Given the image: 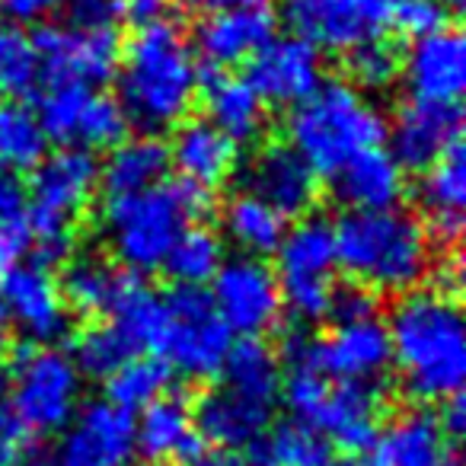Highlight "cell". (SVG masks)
<instances>
[{"label":"cell","instance_id":"cell-1","mask_svg":"<svg viewBox=\"0 0 466 466\" xmlns=\"http://www.w3.org/2000/svg\"><path fill=\"white\" fill-rule=\"evenodd\" d=\"M402 390L415 402H444L466 380V326L460 304L441 288L400 294L387 319Z\"/></svg>","mask_w":466,"mask_h":466},{"label":"cell","instance_id":"cell-2","mask_svg":"<svg viewBox=\"0 0 466 466\" xmlns=\"http://www.w3.org/2000/svg\"><path fill=\"white\" fill-rule=\"evenodd\" d=\"M118 103L128 125L160 135L188 116L201 86V67L179 23L160 20L135 29L118 58Z\"/></svg>","mask_w":466,"mask_h":466},{"label":"cell","instance_id":"cell-3","mask_svg":"<svg viewBox=\"0 0 466 466\" xmlns=\"http://www.w3.org/2000/svg\"><path fill=\"white\" fill-rule=\"evenodd\" d=\"M214 188L176 179L147 192L106 195L103 233L116 266L131 275L160 272L169 247L188 224L211 218Z\"/></svg>","mask_w":466,"mask_h":466},{"label":"cell","instance_id":"cell-4","mask_svg":"<svg viewBox=\"0 0 466 466\" xmlns=\"http://www.w3.org/2000/svg\"><path fill=\"white\" fill-rule=\"evenodd\" d=\"M339 268L368 291L406 294L431 268V240L412 214L349 211L332 224Z\"/></svg>","mask_w":466,"mask_h":466},{"label":"cell","instance_id":"cell-5","mask_svg":"<svg viewBox=\"0 0 466 466\" xmlns=\"http://www.w3.org/2000/svg\"><path fill=\"white\" fill-rule=\"evenodd\" d=\"M387 118L368 93L349 80H323L288 116V144L317 176H332L345 160L368 147H380Z\"/></svg>","mask_w":466,"mask_h":466},{"label":"cell","instance_id":"cell-6","mask_svg":"<svg viewBox=\"0 0 466 466\" xmlns=\"http://www.w3.org/2000/svg\"><path fill=\"white\" fill-rule=\"evenodd\" d=\"M99 188V163L90 150L61 147L33 169L26 192V230L35 266H65L74 256V224Z\"/></svg>","mask_w":466,"mask_h":466},{"label":"cell","instance_id":"cell-7","mask_svg":"<svg viewBox=\"0 0 466 466\" xmlns=\"http://www.w3.org/2000/svg\"><path fill=\"white\" fill-rule=\"evenodd\" d=\"M279 396L288 402L294 419L317 428L332 447L342 451H364L380 428V383L336 380L317 364V349L304 361L288 364Z\"/></svg>","mask_w":466,"mask_h":466},{"label":"cell","instance_id":"cell-8","mask_svg":"<svg viewBox=\"0 0 466 466\" xmlns=\"http://www.w3.org/2000/svg\"><path fill=\"white\" fill-rule=\"evenodd\" d=\"M279 279L281 307L291 313L298 323H319L329 317L332 291H336V233L332 224L323 218H298L285 230L279 243Z\"/></svg>","mask_w":466,"mask_h":466},{"label":"cell","instance_id":"cell-9","mask_svg":"<svg viewBox=\"0 0 466 466\" xmlns=\"http://www.w3.org/2000/svg\"><path fill=\"white\" fill-rule=\"evenodd\" d=\"M84 377L67 351L26 345L10 361V406L29 434H58L77 415Z\"/></svg>","mask_w":466,"mask_h":466},{"label":"cell","instance_id":"cell-10","mask_svg":"<svg viewBox=\"0 0 466 466\" xmlns=\"http://www.w3.org/2000/svg\"><path fill=\"white\" fill-rule=\"evenodd\" d=\"M233 332L201 288H176L167 298V332L157 355L188 380H211L224 368Z\"/></svg>","mask_w":466,"mask_h":466},{"label":"cell","instance_id":"cell-11","mask_svg":"<svg viewBox=\"0 0 466 466\" xmlns=\"http://www.w3.org/2000/svg\"><path fill=\"white\" fill-rule=\"evenodd\" d=\"M39 125L48 141L80 150H112L128 135V116L109 93L77 84H48L39 96Z\"/></svg>","mask_w":466,"mask_h":466},{"label":"cell","instance_id":"cell-12","mask_svg":"<svg viewBox=\"0 0 466 466\" xmlns=\"http://www.w3.org/2000/svg\"><path fill=\"white\" fill-rule=\"evenodd\" d=\"M39 71L48 84L103 86L116 77L122 42L116 29H90L77 23H48L33 33Z\"/></svg>","mask_w":466,"mask_h":466},{"label":"cell","instance_id":"cell-13","mask_svg":"<svg viewBox=\"0 0 466 466\" xmlns=\"http://www.w3.org/2000/svg\"><path fill=\"white\" fill-rule=\"evenodd\" d=\"M208 298H211L218 317L227 323V329L243 339H259L262 332L275 329L285 313L275 268H268L266 259H253V256H233V259L220 262Z\"/></svg>","mask_w":466,"mask_h":466},{"label":"cell","instance_id":"cell-14","mask_svg":"<svg viewBox=\"0 0 466 466\" xmlns=\"http://www.w3.org/2000/svg\"><path fill=\"white\" fill-rule=\"evenodd\" d=\"M135 457V415L109 400L86 402L67 421L55 466H128Z\"/></svg>","mask_w":466,"mask_h":466},{"label":"cell","instance_id":"cell-15","mask_svg":"<svg viewBox=\"0 0 466 466\" xmlns=\"http://www.w3.org/2000/svg\"><path fill=\"white\" fill-rule=\"evenodd\" d=\"M243 192L272 205L285 220L307 218L319 198V176L291 147V144H266L253 154L243 169Z\"/></svg>","mask_w":466,"mask_h":466},{"label":"cell","instance_id":"cell-16","mask_svg":"<svg viewBox=\"0 0 466 466\" xmlns=\"http://www.w3.org/2000/svg\"><path fill=\"white\" fill-rule=\"evenodd\" d=\"M247 84L266 106H298L323 84V58L310 42L288 35L268 39L247 61Z\"/></svg>","mask_w":466,"mask_h":466},{"label":"cell","instance_id":"cell-17","mask_svg":"<svg viewBox=\"0 0 466 466\" xmlns=\"http://www.w3.org/2000/svg\"><path fill=\"white\" fill-rule=\"evenodd\" d=\"M463 131V112L457 103H431V99H409L390 118V157L402 169L431 167L438 157H444L453 144H460Z\"/></svg>","mask_w":466,"mask_h":466},{"label":"cell","instance_id":"cell-18","mask_svg":"<svg viewBox=\"0 0 466 466\" xmlns=\"http://www.w3.org/2000/svg\"><path fill=\"white\" fill-rule=\"evenodd\" d=\"M0 304L33 345H52L67 332V304L61 285L42 266H14L0 281Z\"/></svg>","mask_w":466,"mask_h":466},{"label":"cell","instance_id":"cell-19","mask_svg":"<svg viewBox=\"0 0 466 466\" xmlns=\"http://www.w3.org/2000/svg\"><path fill=\"white\" fill-rule=\"evenodd\" d=\"M355 466H463L453 441L441 431L438 415L409 409L377 428Z\"/></svg>","mask_w":466,"mask_h":466},{"label":"cell","instance_id":"cell-20","mask_svg":"<svg viewBox=\"0 0 466 466\" xmlns=\"http://www.w3.org/2000/svg\"><path fill=\"white\" fill-rule=\"evenodd\" d=\"M400 77L412 99L457 103L466 86V39L457 26H444L412 39L400 65Z\"/></svg>","mask_w":466,"mask_h":466},{"label":"cell","instance_id":"cell-21","mask_svg":"<svg viewBox=\"0 0 466 466\" xmlns=\"http://www.w3.org/2000/svg\"><path fill=\"white\" fill-rule=\"evenodd\" d=\"M317 364L336 380L380 383L393 364L387 323L380 317L336 323V329L317 342Z\"/></svg>","mask_w":466,"mask_h":466},{"label":"cell","instance_id":"cell-22","mask_svg":"<svg viewBox=\"0 0 466 466\" xmlns=\"http://www.w3.org/2000/svg\"><path fill=\"white\" fill-rule=\"evenodd\" d=\"M272 402L243 396L230 387H214L195 406V431L218 451H247L272 425Z\"/></svg>","mask_w":466,"mask_h":466},{"label":"cell","instance_id":"cell-23","mask_svg":"<svg viewBox=\"0 0 466 466\" xmlns=\"http://www.w3.org/2000/svg\"><path fill=\"white\" fill-rule=\"evenodd\" d=\"M281 16L317 52H351L377 33L358 0H281Z\"/></svg>","mask_w":466,"mask_h":466},{"label":"cell","instance_id":"cell-24","mask_svg":"<svg viewBox=\"0 0 466 466\" xmlns=\"http://www.w3.org/2000/svg\"><path fill=\"white\" fill-rule=\"evenodd\" d=\"M419 205H421V227L428 240H438L441 247L453 249L463 233V205H466V160L463 147L453 144L444 157L421 169L419 182Z\"/></svg>","mask_w":466,"mask_h":466},{"label":"cell","instance_id":"cell-25","mask_svg":"<svg viewBox=\"0 0 466 466\" xmlns=\"http://www.w3.org/2000/svg\"><path fill=\"white\" fill-rule=\"evenodd\" d=\"M332 192L349 211H390L406 195V169L383 147H368L332 173Z\"/></svg>","mask_w":466,"mask_h":466},{"label":"cell","instance_id":"cell-26","mask_svg":"<svg viewBox=\"0 0 466 466\" xmlns=\"http://www.w3.org/2000/svg\"><path fill=\"white\" fill-rule=\"evenodd\" d=\"M272 35L275 16L268 14V7L218 10V14H208L198 23L195 42H198V52L208 61V67L227 71V67H237L253 58Z\"/></svg>","mask_w":466,"mask_h":466},{"label":"cell","instance_id":"cell-27","mask_svg":"<svg viewBox=\"0 0 466 466\" xmlns=\"http://www.w3.org/2000/svg\"><path fill=\"white\" fill-rule=\"evenodd\" d=\"M169 147V167L179 169V179L214 188L233 176L240 167V144H233L224 131L214 128L208 118L176 125V137Z\"/></svg>","mask_w":466,"mask_h":466},{"label":"cell","instance_id":"cell-28","mask_svg":"<svg viewBox=\"0 0 466 466\" xmlns=\"http://www.w3.org/2000/svg\"><path fill=\"white\" fill-rule=\"evenodd\" d=\"M135 451L147 463H173V460L188 463L201 451L192 409L182 396L167 393L141 409V419L135 421Z\"/></svg>","mask_w":466,"mask_h":466},{"label":"cell","instance_id":"cell-29","mask_svg":"<svg viewBox=\"0 0 466 466\" xmlns=\"http://www.w3.org/2000/svg\"><path fill=\"white\" fill-rule=\"evenodd\" d=\"M208 122L218 131H224L233 144H249L266 128V103L256 96V90L247 84V77H233L227 71H201Z\"/></svg>","mask_w":466,"mask_h":466},{"label":"cell","instance_id":"cell-30","mask_svg":"<svg viewBox=\"0 0 466 466\" xmlns=\"http://www.w3.org/2000/svg\"><path fill=\"white\" fill-rule=\"evenodd\" d=\"M135 279L137 275L125 272L122 266L103 256H71L58 285L67 310L86 313V317H109Z\"/></svg>","mask_w":466,"mask_h":466},{"label":"cell","instance_id":"cell-31","mask_svg":"<svg viewBox=\"0 0 466 466\" xmlns=\"http://www.w3.org/2000/svg\"><path fill=\"white\" fill-rule=\"evenodd\" d=\"M169 169V147L160 141V135H141L122 137L109 150L106 163L99 167V186L106 195H135L160 186Z\"/></svg>","mask_w":466,"mask_h":466},{"label":"cell","instance_id":"cell-32","mask_svg":"<svg viewBox=\"0 0 466 466\" xmlns=\"http://www.w3.org/2000/svg\"><path fill=\"white\" fill-rule=\"evenodd\" d=\"M247 466H332L336 451L332 444L298 419L268 425L259 441L247 447Z\"/></svg>","mask_w":466,"mask_h":466},{"label":"cell","instance_id":"cell-33","mask_svg":"<svg viewBox=\"0 0 466 466\" xmlns=\"http://www.w3.org/2000/svg\"><path fill=\"white\" fill-rule=\"evenodd\" d=\"M288 230V220L266 205L262 198L249 192L233 195L224 208V233L233 247L240 249V256H253V259H266L275 253Z\"/></svg>","mask_w":466,"mask_h":466},{"label":"cell","instance_id":"cell-34","mask_svg":"<svg viewBox=\"0 0 466 466\" xmlns=\"http://www.w3.org/2000/svg\"><path fill=\"white\" fill-rule=\"evenodd\" d=\"M224 387L237 390L253 400L272 402L281 393V358L268 342L256 336H247L240 342H233L224 358Z\"/></svg>","mask_w":466,"mask_h":466},{"label":"cell","instance_id":"cell-35","mask_svg":"<svg viewBox=\"0 0 466 466\" xmlns=\"http://www.w3.org/2000/svg\"><path fill=\"white\" fill-rule=\"evenodd\" d=\"M48 154V137L35 109L20 99H0V169L20 176L29 173Z\"/></svg>","mask_w":466,"mask_h":466},{"label":"cell","instance_id":"cell-36","mask_svg":"<svg viewBox=\"0 0 466 466\" xmlns=\"http://www.w3.org/2000/svg\"><path fill=\"white\" fill-rule=\"evenodd\" d=\"M224 262V240L205 224H188L169 247L163 259V272L176 281L179 288H201L218 275Z\"/></svg>","mask_w":466,"mask_h":466},{"label":"cell","instance_id":"cell-37","mask_svg":"<svg viewBox=\"0 0 466 466\" xmlns=\"http://www.w3.org/2000/svg\"><path fill=\"white\" fill-rule=\"evenodd\" d=\"M109 319H116L118 329L131 339L137 355L160 351L163 332H167V298L150 291L141 281V275H137L128 291H125V298L118 300V307L109 313Z\"/></svg>","mask_w":466,"mask_h":466},{"label":"cell","instance_id":"cell-38","mask_svg":"<svg viewBox=\"0 0 466 466\" xmlns=\"http://www.w3.org/2000/svg\"><path fill=\"white\" fill-rule=\"evenodd\" d=\"M169 387H173V370L163 358L135 355L116 374L106 377V400L122 406L125 412H135L167 396Z\"/></svg>","mask_w":466,"mask_h":466},{"label":"cell","instance_id":"cell-39","mask_svg":"<svg viewBox=\"0 0 466 466\" xmlns=\"http://www.w3.org/2000/svg\"><path fill=\"white\" fill-rule=\"evenodd\" d=\"M135 345L131 339L118 329L116 319H99L90 323L74 336V364H77L80 377H90V380H106L109 374H116L128 358H135Z\"/></svg>","mask_w":466,"mask_h":466},{"label":"cell","instance_id":"cell-40","mask_svg":"<svg viewBox=\"0 0 466 466\" xmlns=\"http://www.w3.org/2000/svg\"><path fill=\"white\" fill-rule=\"evenodd\" d=\"M39 71V52H35L33 33L23 23L0 16V99H20L35 90Z\"/></svg>","mask_w":466,"mask_h":466},{"label":"cell","instance_id":"cell-41","mask_svg":"<svg viewBox=\"0 0 466 466\" xmlns=\"http://www.w3.org/2000/svg\"><path fill=\"white\" fill-rule=\"evenodd\" d=\"M345 55H349V61H345V65H349V77H351L349 84L358 86L361 93H383L400 80L402 58L390 42L370 35V39L358 42V46Z\"/></svg>","mask_w":466,"mask_h":466},{"label":"cell","instance_id":"cell-42","mask_svg":"<svg viewBox=\"0 0 466 466\" xmlns=\"http://www.w3.org/2000/svg\"><path fill=\"white\" fill-rule=\"evenodd\" d=\"M393 26L409 39H421V35L451 26V10H444L434 0H406L393 14Z\"/></svg>","mask_w":466,"mask_h":466},{"label":"cell","instance_id":"cell-43","mask_svg":"<svg viewBox=\"0 0 466 466\" xmlns=\"http://www.w3.org/2000/svg\"><path fill=\"white\" fill-rule=\"evenodd\" d=\"M329 317L336 323H351V319H368L377 317V294L368 291V288L355 285H336L332 291V304H329Z\"/></svg>","mask_w":466,"mask_h":466},{"label":"cell","instance_id":"cell-44","mask_svg":"<svg viewBox=\"0 0 466 466\" xmlns=\"http://www.w3.org/2000/svg\"><path fill=\"white\" fill-rule=\"evenodd\" d=\"M29 438H33V434L16 419L14 406H10L7 400H0V466H10L26 457Z\"/></svg>","mask_w":466,"mask_h":466},{"label":"cell","instance_id":"cell-45","mask_svg":"<svg viewBox=\"0 0 466 466\" xmlns=\"http://www.w3.org/2000/svg\"><path fill=\"white\" fill-rule=\"evenodd\" d=\"M71 23L90 29H116L122 20V0H71Z\"/></svg>","mask_w":466,"mask_h":466},{"label":"cell","instance_id":"cell-46","mask_svg":"<svg viewBox=\"0 0 466 466\" xmlns=\"http://www.w3.org/2000/svg\"><path fill=\"white\" fill-rule=\"evenodd\" d=\"M26 224V188L20 176L0 169V230Z\"/></svg>","mask_w":466,"mask_h":466},{"label":"cell","instance_id":"cell-47","mask_svg":"<svg viewBox=\"0 0 466 466\" xmlns=\"http://www.w3.org/2000/svg\"><path fill=\"white\" fill-rule=\"evenodd\" d=\"M169 10L173 0H122V20L135 23V29L169 20Z\"/></svg>","mask_w":466,"mask_h":466},{"label":"cell","instance_id":"cell-48","mask_svg":"<svg viewBox=\"0 0 466 466\" xmlns=\"http://www.w3.org/2000/svg\"><path fill=\"white\" fill-rule=\"evenodd\" d=\"M67 4L71 0H0V10H4L7 20H16L26 26V23L42 20V16H48L58 7H67Z\"/></svg>","mask_w":466,"mask_h":466},{"label":"cell","instance_id":"cell-49","mask_svg":"<svg viewBox=\"0 0 466 466\" xmlns=\"http://www.w3.org/2000/svg\"><path fill=\"white\" fill-rule=\"evenodd\" d=\"M29 249V230L26 224H16V227H4L0 230V281L10 268L16 266L23 253Z\"/></svg>","mask_w":466,"mask_h":466},{"label":"cell","instance_id":"cell-50","mask_svg":"<svg viewBox=\"0 0 466 466\" xmlns=\"http://www.w3.org/2000/svg\"><path fill=\"white\" fill-rule=\"evenodd\" d=\"M438 425L451 441H457L460 434H463V428H466V400H463V393H457V396H451V400L441 402Z\"/></svg>","mask_w":466,"mask_h":466},{"label":"cell","instance_id":"cell-51","mask_svg":"<svg viewBox=\"0 0 466 466\" xmlns=\"http://www.w3.org/2000/svg\"><path fill=\"white\" fill-rule=\"evenodd\" d=\"M364 10V16L370 20V26L374 29H383L393 23V14L406 4V0H358Z\"/></svg>","mask_w":466,"mask_h":466},{"label":"cell","instance_id":"cell-52","mask_svg":"<svg viewBox=\"0 0 466 466\" xmlns=\"http://www.w3.org/2000/svg\"><path fill=\"white\" fill-rule=\"evenodd\" d=\"M188 466H247V460H240L233 451H198L192 460H188Z\"/></svg>","mask_w":466,"mask_h":466},{"label":"cell","instance_id":"cell-53","mask_svg":"<svg viewBox=\"0 0 466 466\" xmlns=\"http://www.w3.org/2000/svg\"><path fill=\"white\" fill-rule=\"evenodd\" d=\"M208 14H218V10H259L268 7L272 0H198Z\"/></svg>","mask_w":466,"mask_h":466},{"label":"cell","instance_id":"cell-54","mask_svg":"<svg viewBox=\"0 0 466 466\" xmlns=\"http://www.w3.org/2000/svg\"><path fill=\"white\" fill-rule=\"evenodd\" d=\"M20 466H55V460H46V457H26Z\"/></svg>","mask_w":466,"mask_h":466},{"label":"cell","instance_id":"cell-55","mask_svg":"<svg viewBox=\"0 0 466 466\" xmlns=\"http://www.w3.org/2000/svg\"><path fill=\"white\" fill-rule=\"evenodd\" d=\"M434 4H441L444 10H460V4H463V0H434Z\"/></svg>","mask_w":466,"mask_h":466},{"label":"cell","instance_id":"cell-56","mask_svg":"<svg viewBox=\"0 0 466 466\" xmlns=\"http://www.w3.org/2000/svg\"><path fill=\"white\" fill-rule=\"evenodd\" d=\"M4 368H7V349H4V342H0V374H4Z\"/></svg>","mask_w":466,"mask_h":466}]
</instances>
